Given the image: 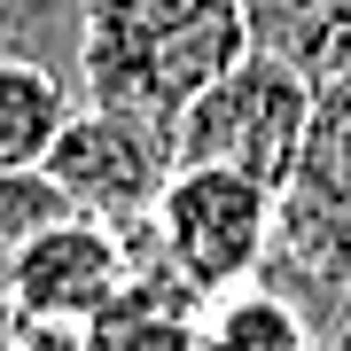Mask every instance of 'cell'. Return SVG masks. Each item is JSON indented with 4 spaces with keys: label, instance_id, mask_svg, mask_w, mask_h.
I'll list each match as a JSON object with an SVG mask.
<instances>
[{
    "label": "cell",
    "instance_id": "277c9868",
    "mask_svg": "<svg viewBox=\"0 0 351 351\" xmlns=\"http://www.w3.org/2000/svg\"><path fill=\"white\" fill-rule=\"evenodd\" d=\"M304 125H313V86L289 63H274V55H242V63L180 117L172 156L180 164H219V172H250V180H265V188L281 195L289 172H297Z\"/></svg>",
    "mask_w": 351,
    "mask_h": 351
},
{
    "label": "cell",
    "instance_id": "7c38bea8",
    "mask_svg": "<svg viewBox=\"0 0 351 351\" xmlns=\"http://www.w3.org/2000/svg\"><path fill=\"white\" fill-rule=\"evenodd\" d=\"M8 351H86V328H32V320H8Z\"/></svg>",
    "mask_w": 351,
    "mask_h": 351
},
{
    "label": "cell",
    "instance_id": "ba28073f",
    "mask_svg": "<svg viewBox=\"0 0 351 351\" xmlns=\"http://www.w3.org/2000/svg\"><path fill=\"white\" fill-rule=\"evenodd\" d=\"M78 117V86L47 63H0V172H39L63 125Z\"/></svg>",
    "mask_w": 351,
    "mask_h": 351
},
{
    "label": "cell",
    "instance_id": "6da1fadb",
    "mask_svg": "<svg viewBox=\"0 0 351 351\" xmlns=\"http://www.w3.org/2000/svg\"><path fill=\"white\" fill-rule=\"evenodd\" d=\"M250 47L242 0H86L78 24V101L180 133V117Z\"/></svg>",
    "mask_w": 351,
    "mask_h": 351
},
{
    "label": "cell",
    "instance_id": "4fadbf2b",
    "mask_svg": "<svg viewBox=\"0 0 351 351\" xmlns=\"http://www.w3.org/2000/svg\"><path fill=\"white\" fill-rule=\"evenodd\" d=\"M336 351H351V320H343V343H336Z\"/></svg>",
    "mask_w": 351,
    "mask_h": 351
},
{
    "label": "cell",
    "instance_id": "8fae6325",
    "mask_svg": "<svg viewBox=\"0 0 351 351\" xmlns=\"http://www.w3.org/2000/svg\"><path fill=\"white\" fill-rule=\"evenodd\" d=\"M55 219H71V203L55 195L47 172H0V320H8L16 274H24V250L47 234Z\"/></svg>",
    "mask_w": 351,
    "mask_h": 351
},
{
    "label": "cell",
    "instance_id": "7a4b0ae2",
    "mask_svg": "<svg viewBox=\"0 0 351 351\" xmlns=\"http://www.w3.org/2000/svg\"><path fill=\"white\" fill-rule=\"evenodd\" d=\"M265 289H281L320 343H343L351 320V71L313 86V125H304L297 172L274 203V258H265Z\"/></svg>",
    "mask_w": 351,
    "mask_h": 351
},
{
    "label": "cell",
    "instance_id": "5bb4252c",
    "mask_svg": "<svg viewBox=\"0 0 351 351\" xmlns=\"http://www.w3.org/2000/svg\"><path fill=\"white\" fill-rule=\"evenodd\" d=\"M0 351H8V320H0Z\"/></svg>",
    "mask_w": 351,
    "mask_h": 351
},
{
    "label": "cell",
    "instance_id": "3957f363",
    "mask_svg": "<svg viewBox=\"0 0 351 351\" xmlns=\"http://www.w3.org/2000/svg\"><path fill=\"white\" fill-rule=\"evenodd\" d=\"M274 188L250 172H219V164H180L172 188L156 195V219L141 242L172 281H188L203 304L226 289H250L274 258Z\"/></svg>",
    "mask_w": 351,
    "mask_h": 351
},
{
    "label": "cell",
    "instance_id": "9c48e42d",
    "mask_svg": "<svg viewBox=\"0 0 351 351\" xmlns=\"http://www.w3.org/2000/svg\"><path fill=\"white\" fill-rule=\"evenodd\" d=\"M203 351H328V343L281 289L250 281L203 304Z\"/></svg>",
    "mask_w": 351,
    "mask_h": 351
},
{
    "label": "cell",
    "instance_id": "52a82bcc",
    "mask_svg": "<svg viewBox=\"0 0 351 351\" xmlns=\"http://www.w3.org/2000/svg\"><path fill=\"white\" fill-rule=\"evenodd\" d=\"M250 47L289 63L304 86H328L351 71V0H242Z\"/></svg>",
    "mask_w": 351,
    "mask_h": 351
},
{
    "label": "cell",
    "instance_id": "30bf717a",
    "mask_svg": "<svg viewBox=\"0 0 351 351\" xmlns=\"http://www.w3.org/2000/svg\"><path fill=\"white\" fill-rule=\"evenodd\" d=\"M78 24L86 0H0V63H47L78 86Z\"/></svg>",
    "mask_w": 351,
    "mask_h": 351
},
{
    "label": "cell",
    "instance_id": "5b68a950",
    "mask_svg": "<svg viewBox=\"0 0 351 351\" xmlns=\"http://www.w3.org/2000/svg\"><path fill=\"white\" fill-rule=\"evenodd\" d=\"M39 172L55 180V195H63L78 219H101V226H117V234H133V226L156 219V195L172 188L180 156H172V133L78 101V117L63 125V141H55V156L39 164Z\"/></svg>",
    "mask_w": 351,
    "mask_h": 351
},
{
    "label": "cell",
    "instance_id": "8992f818",
    "mask_svg": "<svg viewBox=\"0 0 351 351\" xmlns=\"http://www.w3.org/2000/svg\"><path fill=\"white\" fill-rule=\"evenodd\" d=\"M133 281V242L101 219H55L47 234L24 250V274H16V297H8V320H32V328H94L125 297Z\"/></svg>",
    "mask_w": 351,
    "mask_h": 351
}]
</instances>
